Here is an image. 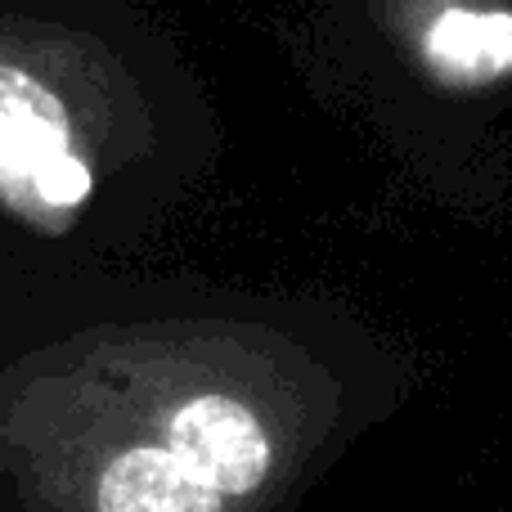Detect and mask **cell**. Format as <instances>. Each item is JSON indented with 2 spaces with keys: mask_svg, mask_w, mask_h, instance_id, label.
Wrapping results in <instances>:
<instances>
[{
  "mask_svg": "<svg viewBox=\"0 0 512 512\" xmlns=\"http://www.w3.org/2000/svg\"><path fill=\"white\" fill-rule=\"evenodd\" d=\"M99 512H230L167 445L122 450L99 477Z\"/></svg>",
  "mask_w": 512,
  "mask_h": 512,
  "instance_id": "obj_2",
  "label": "cell"
},
{
  "mask_svg": "<svg viewBox=\"0 0 512 512\" xmlns=\"http://www.w3.org/2000/svg\"><path fill=\"white\" fill-rule=\"evenodd\" d=\"M27 194H36V203H45V207H77V203H86V194H90V167L77 153H68V158H59L54 167H45L41 176L32 180Z\"/></svg>",
  "mask_w": 512,
  "mask_h": 512,
  "instance_id": "obj_4",
  "label": "cell"
},
{
  "mask_svg": "<svg viewBox=\"0 0 512 512\" xmlns=\"http://www.w3.org/2000/svg\"><path fill=\"white\" fill-rule=\"evenodd\" d=\"M68 113L32 72L0 63V180L32 189V180L68 158Z\"/></svg>",
  "mask_w": 512,
  "mask_h": 512,
  "instance_id": "obj_1",
  "label": "cell"
},
{
  "mask_svg": "<svg viewBox=\"0 0 512 512\" xmlns=\"http://www.w3.org/2000/svg\"><path fill=\"white\" fill-rule=\"evenodd\" d=\"M423 50L445 77L486 81L512 68V14L499 9H445L432 18Z\"/></svg>",
  "mask_w": 512,
  "mask_h": 512,
  "instance_id": "obj_3",
  "label": "cell"
}]
</instances>
